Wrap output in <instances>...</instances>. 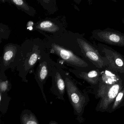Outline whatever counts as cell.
<instances>
[{
	"label": "cell",
	"mask_w": 124,
	"mask_h": 124,
	"mask_svg": "<svg viewBox=\"0 0 124 124\" xmlns=\"http://www.w3.org/2000/svg\"><path fill=\"white\" fill-rule=\"evenodd\" d=\"M23 123L24 124H38L37 121L35 118L34 116L31 115L29 116L24 115L23 116Z\"/></svg>",
	"instance_id": "e0dca14e"
},
{
	"label": "cell",
	"mask_w": 124,
	"mask_h": 124,
	"mask_svg": "<svg viewBox=\"0 0 124 124\" xmlns=\"http://www.w3.org/2000/svg\"><path fill=\"white\" fill-rule=\"evenodd\" d=\"M124 85V76H123L112 85L100 98L96 107V111L101 112H107Z\"/></svg>",
	"instance_id": "5b68a950"
},
{
	"label": "cell",
	"mask_w": 124,
	"mask_h": 124,
	"mask_svg": "<svg viewBox=\"0 0 124 124\" xmlns=\"http://www.w3.org/2000/svg\"><path fill=\"white\" fill-rule=\"evenodd\" d=\"M50 45L51 50L66 63L79 68H85L88 66V64L85 61L70 50L66 49L54 41L51 42Z\"/></svg>",
	"instance_id": "8992f818"
},
{
	"label": "cell",
	"mask_w": 124,
	"mask_h": 124,
	"mask_svg": "<svg viewBox=\"0 0 124 124\" xmlns=\"http://www.w3.org/2000/svg\"><path fill=\"white\" fill-rule=\"evenodd\" d=\"M35 29L38 31L47 32L56 35L64 31V27L58 21L46 20L43 21L35 26Z\"/></svg>",
	"instance_id": "ba28073f"
},
{
	"label": "cell",
	"mask_w": 124,
	"mask_h": 124,
	"mask_svg": "<svg viewBox=\"0 0 124 124\" xmlns=\"http://www.w3.org/2000/svg\"><path fill=\"white\" fill-rule=\"evenodd\" d=\"M65 82L67 94L75 113L78 117H81L89 101V97L86 93H82L69 78H65Z\"/></svg>",
	"instance_id": "6da1fadb"
},
{
	"label": "cell",
	"mask_w": 124,
	"mask_h": 124,
	"mask_svg": "<svg viewBox=\"0 0 124 124\" xmlns=\"http://www.w3.org/2000/svg\"><path fill=\"white\" fill-rule=\"evenodd\" d=\"M98 48L105 58L107 67L114 72L124 76V57L111 47L102 43H98Z\"/></svg>",
	"instance_id": "3957f363"
},
{
	"label": "cell",
	"mask_w": 124,
	"mask_h": 124,
	"mask_svg": "<svg viewBox=\"0 0 124 124\" xmlns=\"http://www.w3.org/2000/svg\"><path fill=\"white\" fill-rule=\"evenodd\" d=\"M123 76H124L112 71L107 67L101 72V77L98 84V90L95 95L96 98H101L109 88Z\"/></svg>",
	"instance_id": "52a82bcc"
},
{
	"label": "cell",
	"mask_w": 124,
	"mask_h": 124,
	"mask_svg": "<svg viewBox=\"0 0 124 124\" xmlns=\"http://www.w3.org/2000/svg\"><path fill=\"white\" fill-rule=\"evenodd\" d=\"M44 9L49 13H54L57 11L56 0H37Z\"/></svg>",
	"instance_id": "9a60e30c"
},
{
	"label": "cell",
	"mask_w": 124,
	"mask_h": 124,
	"mask_svg": "<svg viewBox=\"0 0 124 124\" xmlns=\"http://www.w3.org/2000/svg\"><path fill=\"white\" fill-rule=\"evenodd\" d=\"M38 51L34 52L31 55L28 62V66L30 68H32L36 63L38 58Z\"/></svg>",
	"instance_id": "2e32d148"
},
{
	"label": "cell",
	"mask_w": 124,
	"mask_h": 124,
	"mask_svg": "<svg viewBox=\"0 0 124 124\" xmlns=\"http://www.w3.org/2000/svg\"><path fill=\"white\" fill-rule=\"evenodd\" d=\"M77 40L81 53L93 65L98 69H103L107 67L106 59L101 54L97 46L87 40L83 34H79Z\"/></svg>",
	"instance_id": "7a4b0ae2"
},
{
	"label": "cell",
	"mask_w": 124,
	"mask_h": 124,
	"mask_svg": "<svg viewBox=\"0 0 124 124\" xmlns=\"http://www.w3.org/2000/svg\"><path fill=\"white\" fill-rule=\"evenodd\" d=\"M17 49V47L12 44L6 46L5 49L3 61L4 66L8 64L11 61V59L14 58Z\"/></svg>",
	"instance_id": "4fadbf2b"
},
{
	"label": "cell",
	"mask_w": 124,
	"mask_h": 124,
	"mask_svg": "<svg viewBox=\"0 0 124 124\" xmlns=\"http://www.w3.org/2000/svg\"><path fill=\"white\" fill-rule=\"evenodd\" d=\"M50 63L46 61L40 63L38 71V79L41 83H44V81L47 79L50 72Z\"/></svg>",
	"instance_id": "5bb4252c"
},
{
	"label": "cell",
	"mask_w": 124,
	"mask_h": 124,
	"mask_svg": "<svg viewBox=\"0 0 124 124\" xmlns=\"http://www.w3.org/2000/svg\"><path fill=\"white\" fill-rule=\"evenodd\" d=\"M91 38L108 45L124 47V34L114 29H96L92 32Z\"/></svg>",
	"instance_id": "277c9868"
},
{
	"label": "cell",
	"mask_w": 124,
	"mask_h": 124,
	"mask_svg": "<svg viewBox=\"0 0 124 124\" xmlns=\"http://www.w3.org/2000/svg\"><path fill=\"white\" fill-rule=\"evenodd\" d=\"M8 82L7 81L5 82H1L0 83V91L2 92H5L6 91L8 88Z\"/></svg>",
	"instance_id": "ac0fdd59"
},
{
	"label": "cell",
	"mask_w": 124,
	"mask_h": 124,
	"mask_svg": "<svg viewBox=\"0 0 124 124\" xmlns=\"http://www.w3.org/2000/svg\"><path fill=\"white\" fill-rule=\"evenodd\" d=\"M124 106V85L107 112L111 113Z\"/></svg>",
	"instance_id": "30bf717a"
},
{
	"label": "cell",
	"mask_w": 124,
	"mask_h": 124,
	"mask_svg": "<svg viewBox=\"0 0 124 124\" xmlns=\"http://www.w3.org/2000/svg\"><path fill=\"white\" fill-rule=\"evenodd\" d=\"M77 4H79L81 2L82 0H73ZM88 4L90 5H91L93 4V0H87Z\"/></svg>",
	"instance_id": "d6986e66"
},
{
	"label": "cell",
	"mask_w": 124,
	"mask_h": 124,
	"mask_svg": "<svg viewBox=\"0 0 124 124\" xmlns=\"http://www.w3.org/2000/svg\"><path fill=\"white\" fill-rule=\"evenodd\" d=\"M18 9L22 10L29 16H34L36 11L31 6H29L25 0H10Z\"/></svg>",
	"instance_id": "8fae6325"
},
{
	"label": "cell",
	"mask_w": 124,
	"mask_h": 124,
	"mask_svg": "<svg viewBox=\"0 0 124 124\" xmlns=\"http://www.w3.org/2000/svg\"><path fill=\"white\" fill-rule=\"evenodd\" d=\"M122 22L124 26V18H123V19L122 21Z\"/></svg>",
	"instance_id": "44dd1931"
},
{
	"label": "cell",
	"mask_w": 124,
	"mask_h": 124,
	"mask_svg": "<svg viewBox=\"0 0 124 124\" xmlns=\"http://www.w3.org/2000/svg\"><path fill=\"white\" fill-rule=\"evenodd\" d=\"M72 72L75 75H77L78 77L83 79L91 85H98L101 75V72L98 69L91 70L88 72L78 70H73Z\"/></svg>",
	"instance_id": "9c48e42d"
},
{
	"label": "cell",
	"mask_w": 124,
	"mask_h": 124,
	"mask_svg": "<svg viewBox=\"0 0 124 124\" xmlns=\"http://www.w3.org/2000/svg\"><path fill=\"white\" fill-rule=\"evenodd\" d=\"M111 1H113V2H117V0H111Z\"/></svg>",
	"instance_id": "ffe728a7"
},
{
	"label": "cell",
	"mask_w": 124,
	"mask_h": 124,
	"mask_svg": "<svg viewBox=\"0 0 124 124\" xmlns=\"http://www.w3.org/2000/svg\"><path fill=\"white\" fill-rule=\"evenodd\" d=\"M55 90L58 93V95L63 96L65 93L66 89V84L65 80L62 77L60 72H56L55 74Z\"/></svg>",
	"instance_id": "7c38bea8"
}]
</instances>
